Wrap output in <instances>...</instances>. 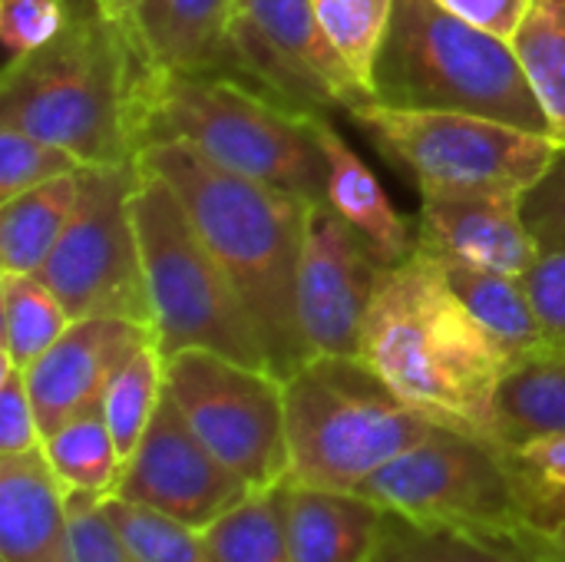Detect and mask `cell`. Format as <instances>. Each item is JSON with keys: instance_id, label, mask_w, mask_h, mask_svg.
<instances>
[{"instance_id": "cell-1", "label": "cell", "mask_w": 565, "mask_h": 562, "mask_svg": "<svg viewBox=\"0 0 565 562\" xmlns=\"http://www.w3.org/2000/svg\"><path fill=\"white\" fill-rule=\"evenodd\" d=\"M60 33L10 56L0 76V126L40 136L83 166L136 162L146 146L152 60L126 17L99 0H63Z\"/></svg>"}, {"instance_id": "cell-2", "label": "cell", "mask_w": 565, "mask_h": 562, "mask_svg": "<svg viewBox=\"0 0 565 562\" xmlns=\"http://www.w3.org/2000/svg\"><path fill=\"white\" fill-rule=\"evenodd\" d=\"M139 166L175 189L255 321L271 374L291 378L308 361L298 328V262L311 202L228 172L179 139L146 146Z\"/></svg>"}, {"instance_id": "cell-3", "label": "cell", "mask_w": 565, "mask_h": 562, "mask_svg": "<svg viewBox=\"0 0 565 562\" xmlns=\"http://www.w3.org/2000/svg\"><path fill=\"white\" fill-rule=\"evenodd\" d=\"M361 361L434 424L493 444V407L513 361L467 311L440 262L417 248L367 311Z\"/></svg>"}, {"instance_id": "cell-4", "label": "cell", "mask_w": 565, "mask_h": 562, "mask_svg": "<svg viewBox=\"0 0 565 562\" xmlns=\"http://www.w3.org/2000/svg\"><path fill=\"white\" fill-rule=\"evenodd\" d=\"M371 96L394 109L470 113L553 139L513 43L467 23L437 0H394L371 73Z\"/></svg>"}, {"instance_id": "cell-5", "label": "cell", "mask_w": 565, "mask_h": 562, "mask_svg": "<svg viewBox=\"0 0 565 562\" xmlns=\"http://www.w3.org/2000/svg\"><path fill=\"white\" fill-rule=\"evenodd\" d=\"M162 139L189 142L228 172L308 202H328V159L315 116L268 99L232 73H169L156 66L146 93V146Z\"/></svg>"}, {"instance_id": "cell-6", "label": "cell", "mask_w": 565, "mask_h": 562, "mask_svg": "<svg viewBox=\"0 0 565 562\" xmlns=\"http://www.w3.org/2000/svg\"><path fill=\"white\" fill-rule=\"evenodd\" d=\"M288 477L358 494L361 484L440 424L401 401L361 358L318 354L285 378Z\"/></svg>"}, {"instance_id": "cell-7", "label": "cell", "mask_w": 565, "mask_h": 562, "mask_svg": "<svg viewBox=\"0 0 565 562\" xmlns=\"http://www.w3.org/2000/svg\"><path fill=\"white\" fill-rule=\"evenodd\" d=\"M132 219L159 354L172 358L202 348L271 371L255 321L192 225L182 199L162 176L142 166L132 192Z\"/></svg>"}, {"instance_id": "cell-8", "label": "cell", "mask_w": 565, "mask_h": 562, "mask_svg": "<svg viewBox=\"0 0 565 562\" xmlns=\"http://www.w3.org/2000/svg\"><path fill=\"white\" fill-rule=\"evenodd\" d=\"M351 116L394 166L414 176L420 192L523 195L556 152L550 136L470 113L364 103Z\"/></svg>"}, {"instance_id": "cell-9", "label": "cell", "mask_w": 565, "mask_h": 562, "mask_svg": "<svg viewBox=\"0 0 565 562\" xmlns=\"http://www.w3.org/2000/svg\"><path fill=\"white\" fill-rule=\"evenodd\" d=\"M139 162L83 166L79 199L40 278L73 321L113 315L152 328L132 219Z\"/></svg>"}, {"instance_id": "cell-10", "label": "cell", "mask_w": 565, "mask_h": 562, "mask_svg": "<svg viewBox=\"0 0 565 562\" xmlns=\"http://www.w3.org/2000/svg\"><path fill=\"white\" fill-rule=\"evenodd\" d=\"M166 394L192 434L252 490L278 487L291 470L285 381L215 351L166 358Z\"/></svg>"}, {"instance_id": "cell-11", "label": "cell", "mask_w": 565, "mask_h": 562, "mask_svg": "<svg viewBox=\"0 0 565 562\" xmlns=\"http://www.w3.org/2000/svg\"><path fill=\"white\" fill-rule=\"evenodd\" d=\"M358 494L414 523H444L497 540L523 527L503 450L450 427H437L427 441L384 464Z\"/></svg>"}, {"instance_id": "cell-12", "label": "cell", "mask_w": 565, "mask_h": 562, "mask_svg": "<svg viewBox=\"0 0 565 562\" xmlns=\"http://www.w3.org/2000/svg\"><path fill=\"white\" fill-rule=\"evenodd\" d=\"M387 272L344 215L328 202L308 205L298 262V328L308 358H361V331Z\"/></svg>"}, {"instance_id": "cell-13", "label": "cell", "mask_w": 565, "mask_h": 562, "mask_svg": "<svg viewBox=\"0 0 565 562\" xmlns=\"http://www.w3.org/2000/svg\"><path fill=\"white\" fill-rule=\"evenodd\" d=\"M248 494L252 487L192 434L182 411L162 394L136 454L122 464L113 497L202 533Z\"/></svg>"}, {"instance_id": "cell-14", "label": "cell", "mask_w": 565, "mask_h": 562, "mask_svg": "<svg viewBox=\"0 0 565 562\" xmlns=\"http://www.w3.org/2000/svg\"><path fill=\"white\" fill-rule=\"evenodd\" d=\"M149 341H156L152 328L129 318L96 315L73 321L66 335L23 371L40 434L46 437L70 417L103 407L113 374Z\"/></svg>"}, {"instance_id": "cell-15", "label": "cell", "mask_w": 565, "mask_h": 562, "mask_svg": "<svg viewBox=\"0 0 565 562\" xmlns=\"http://www.w3.org/2000/svg\"><path fill=\"white\" fill-rule=\"evenodd\" d=\"M417 248L516 278L540 255V242L523 215V195L513 192H420Z\"/></svg>"}, {"instance_id": "cell-16", "label": "cell", "mask_w": 565, "mask_h": 562, "mask_svg": "<svg viewBox=\"0 0 565 562\" xmlns=\"http://www.w3.org/2000/svg\"><path fill=\"white\" fill-rule=\"evenodd\" d=\"M0 562H76L66 487L43 447L0 457Z\"/></svg>"}, {"instance_id": "cell-17", "label": "cell", "mask_w": 565, "mask_h": 562, "mask_svg": "<svg viewBox=\"0 0 565 562\" xmlns=\"http://www.w3.org/2000/svg\"><path fill=\"white\" fill-rule=\"evenodd\" d=\"M275 490L291 562H374L387 510L371 497L308 487L291 477Z\"/></svg>"}, {"instance_id": "cell-18", "label": "cell", "mask_w": 565, "mask_h": 562, "mask_svg": "<svg viewBox=\"0 0 565 562\" xmlns=\"http://www.w3.org/2000/svg\"><path fill=\"white\" fill-rule=\"evenodd\" d=\"M238 0H139L126 13L152 66L169 73H228V30Z\"/></svg>"}, {"instance_id": "cell-19", "label": "cell", "mask_w": 565, "mask_h": 562, "mask_svg": "<svg viewBox=\"0 0 565 562\" xmlns=\"http://www.w3.org/2000/svg\"><path fill=\"white\" fill-rule=\"evenodd\" d=\"M315 129L328 159V205L338 215H344L351 229L364 235V242L374 248V255L384 265L394 268L407 262L417 252V242L411 238L407 219L391 205L377 176L351 149V142L334 129L328 116H315Z\"/></svg>"}, {"instance_id": "cell-20", "label": "cell", "mask_w": 565, "mask_h": 562, "mask_svg": "<svg viewBox=\"0 0 565 562\" xmlns=\"http://www.w3.org/2000/svg\"><path fill=\"white\" fill-rule=\"evenodd\" d=\"M238 10L291 60L318 73L331 93L338 96L341 109L354 113L364 103H374L371 89L361 76L348 66L341 50L324 33L315 0H238Z\"/></svg>"}, {"instance_id": "cell-21", "label": "cell", "mask_w": 565, "mask_h": 562, "mask_svg": "<svg viewBox=\"0 0 565 562\" xmlns=\"http://www.w3.org/2000/svg\"><path fill=\"white\" fill-rule=\"evenodd\" d=\"M437 262H440L450 288L457 291V298L483 325V331L503 348V354L513 361V368L523 361H533L540 354H550L543 328H540L530 295L523 288V278L447 262V258H437Z\"/></svg>"}, {"instance_id": "cell-22", "label": "cell", "mask_w": 565, "mask_h": 562, "mask_svg": "<svg viewBox=\"0 0 565 562\" xmlns=\"http://www.w3.org/2000/svg\"><path fill=\"white\" fill-rule=\"evenodd\" d=\"M79 199V169L0 202V265L3 272L40 275Z\"/></svg>"}, {"instance_id": "cell-23", "label": "cell", "mask_w": 565, "mask_h": 562, "mask_svg": "<svg viewBox=\"0 0 565 562\" xmlns=\"http://www.w3.org/2000/svg\"><path fill=\"white\" fill-rule=\"evenodd\" d=\"M553 434H565V354H540L503 378L493 407V444L507 450Z\"/></svg>"}, {"instance_id": "cell-24", "label": "cell", "mask_w": 565, "mask_h": 562, "mask_svg": "<svg viewBox=\"0 0 565 562\" xmlns=\"http://www.w3.org/2000/svg\"><path fill=\"white\" fill-rule=\"evenodd\" d=\"M510 43L550 119L553 142L565 146V0H530Z\"/></svg>"}, {"instance_id": "cell-25", "label": "cell", "mask_w": 565, "mask_h": 562, "mask_svg": "<svg viewBox=\"0 0 565 562\" xmlns=\"http://www.w3.org/2000/svg\"><path fill=\"white\" fill-rule=\"evenodd\" d=\"M43 454L66 490L113 497L122 477V457L106 424L103 407L70 417L43 437Z\"/></svg>"}, {"instance_id": "cell-26", "label": "cell", "mask_w": 565, "mask_h": 562, "mask_svg": "<svg viewBox=\"0 0 565 562\" xmlns=\"http://www.w3.org/2000/svg\"><path fill=\"white\" fill-rule=\"evenodd\" d=\"M0 305H3V364H13L20 371L40 361L73 325L66 308L40 275L3 272Z\"/></svg>"}, {"instance_id": "cell-27", "label": "cell", "mask_w": 565, "mask_h": 562, "mask_svg": "<svg viewBox=\"0 0 565 562\" xmlns=\"http://www.w3.org/2000/svg\"><path fill=\"white\" fill-rule=\"evenodd\" d=\"M374 562H530L510 543L444 523H414L387 513Z\"/></svg>"}, {"instance_id": "cell-28", "label": "cell", "mask_w": 565, "mask_h": 562, "mask_svg": "<svg viewBox=\"0 0 565 562\" xmlns=\"http://www.w3.org/2000/svg\"><path fill=\"white\" fill-rule=\"evenodd\" d=\"M162 394H166V358L159 354L156 341H149L113 374L103 394V414L122 464L136 454Z\"/></svg>"}, {"instance_id": "cell-29", "label": "cell", "mask_w": 565, "mask_h": 562, "mask_svg": "<svg viewBox=\"0 0 565 562\" xmlns=\"http://www.w3.org/2000/svg\"><path fill=\"white\" fill-rule=\"evenodd\" d=\"M503 464L523 513V527L553 530L565 523V434L507 447Z\"/></svg>"}, {"instance_id": "cell-30", "label": "cell", "mask_w": 565, "mask_h": 562, "mask_svg": "<svg viewBox=\"0 0 565 562\" xmlns=\"http://www.w3.org/2000/svg\"><path fill=\"white\" fill-rule=\"evenodd\" d=\"M218 562H291L278 490H252L242 503L202 530Z\"/></svg>"}, {"instance_id": "cell-31", "label": "cell", "mask_w": 565, "mask_h": 562, "mask_svg": "<svg viewBox=\"0 0 565 562\" xmlns=\"http://www.w3.org/2000/svg\"><path fill=\"white\" fill-rule=\"evenodd\" d=\"M103 510L119 537L146 562H218L199 530H189L156 510L103 497Z\"/></svg>"}, {"instance_id": "cell-32", "label": "cell", "mask_w": 565, "mask_h": 562, "mask_svg": "<svg viewBox=\"0 0 565 562\" xmlns=\"http://www.w3.org/2000/svg\"><path fill=\"white\" fill-rule=\"evenodd\" d=\"M315 10L331 43L371 89L374 60L391 26L394 0H315Z\"/></svg>"}, {"instance_id": "cell-33", "label": "cell", "mask_w": 565, "mask_h": 562, "mask_svg": "<svg viewBox=\"0 0 565 562\" xmlns=\"http://www.w3.org/2000/svg\"><path fill=\"white\" fill-rule=\"evenodd\" d=\"M76 169H83V162L73 152L40 136L0 126V202Z\"/></svg>"}, {"instance_id": "cell-34", "label": "cell", "mask_w": 565, "mask_h": 562, "mask_svg": "<svg viewBox=\"0 0 565 562\" xmlns=\"http://www.w3.org/2000/svg\"><path fill=\"white\" fill-rule=\"evenodd\" d=\"M70 523H73V550L76 562H146L113 527L103 510V497L66 490Z\"/></svg>"}, {"instance_id": "cell-35", "label": "cell", "mask_w": 565, "mask_h": 562, "mask_svg": "<svg viewBox=\"0 0 565 562\" xmlns=\"http://www.w3.org/2000/svg\"><path fill=\"white\" fill-rule=\"evenodd\" d=\"M523 288L536 311L550 354H565V245L540 248Z\"/></svg>"}, {"instance_id": "cell-36", "label": "cell", "mask_w": 565, "mask_h": 562, "mask_svg": "<svg viewBox=\"0 0 565 562\" xmlns=\"http://www.w3.org/2000/svg\"><path fill=\"white\" fill-rule=\"evenodd\" d=\"M63 20V0H0V40L10 56H23L50 43Z\"/></svg>"}, {"instance_id": "cell-37", "label": "cell", "mask_w": 565, "mask_h": 562, "mask_svg": "<svg viewBox=\"0 0 565 562\" xmlns=\"http://www.w3.org/2000/svg\"><path fill=\"white\" fill-rule=\"evenodd\" d=\"M523 215L540 248L565 245V146H556L540 182L523 192Z\"/></svg>"}, {"instance_id": "cell-38", "label": "cell", "mask_w": 565, "mask_h": 562, "mask_svg": "<svg viewBox=\"0 0 565 562\" xmlns=\"http://www.w3.org/2000/svg\"><path fill=\"white\" fill-rule=\"evenodd\" d=\"M33 447H43L40 421L30 401L26 374L13 364H3L0 378V457L7 454H26Z\"/></svg>"}, {"instance_id": "cell-39", "label": "cell", "mask_w": 565, "mask_h": 562, "mask_svg": "<svg viewBox=\"0 0 565 562\" xmlns=\"http://www.w3.org/2000/svg\"><path fill=\"white\" fill-rule=\"evenodd\" d=\"M440 7H447L450 13L463 17L473 26H483L497 36H513L520 26V17L526 10L530 0H437Z\"/></svg>"}, {"instance_id": "cell-40", "label": "cell", "mask_w": 565, "mask_h": 562, "mask_svg": "<svg viewBox=\"0 0 565 562\" xmlns=\"http://www.w3.org/2000/svg\"><path fill=\"white\" fill-rule=\"evenodd\" d=\"M503 543H510L523 560L530 562H565V523L553 530H533V527H520L510 537H500Z\"/></svg>"}, {"instance_id": "cell-41", "label": "cell", "mask_w": 565, "mask_h": 562, "mask_svg": "<svg viewBox=\"0 0 565 562\" xmlns=\"http://www.w3.org/2000/svg\"><path fill=\"white\" fill-rule=\"evenodd\" d=\"M139 0H109L106 3V10L109 13H116V17H126V13H132V7H136Z\"/></svg>"}, {"instance_id": "cell-42", "label": "cell", "mask_w": 565, "mask_h": 562, "mask_svg": "<svg viewBox=\"0 0 565 562\" xmlns=\"http://www.w3.org/2000/svg\"><path fill=\"white\" fill-rule=\"evenodd\" d=\"M99 3H103V7H106V3H109V0H99Z\"/></svg>"}]
</instances>
